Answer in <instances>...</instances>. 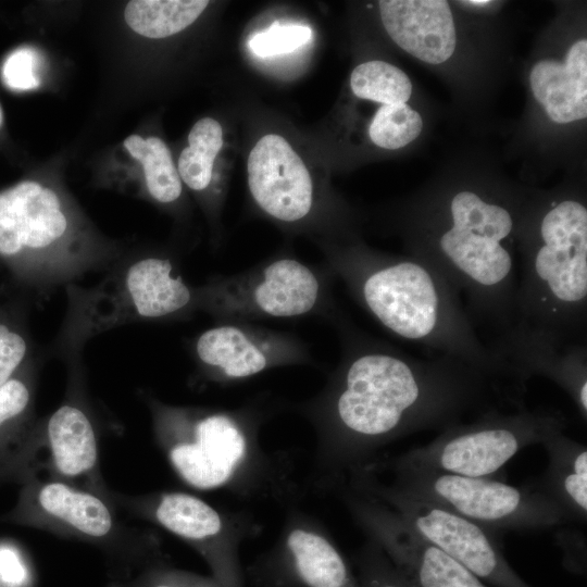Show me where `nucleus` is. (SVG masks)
Instances as JSON below:
<instances>
[{"label":"nucleus","mask_w":587,"mask_h":587,"mask_svg":"<svg viewBox=\"0 0 587 587\" xmlns=\"http://www.w3.org/2000/svg\"><path fill=\"white\" fill-rule=\"evenodd\" d=\"M345 270L364 308L392 335L524 386L479 339L458 292L427 263L361 260Z\"/></svg>","instance_id":"f257e3e1"},{"label":"nucleus","mask_w":587,"mask_h":587,"mask_svg":"<svg viewBox=\"0 0 587 587\" xmlns=\"http://www.w3.org/2000/svg\"><path fill=\"white\" fill-rule=\"evenodd\" d=\"M510 328L565 344H587V209L552 200L523 247ZM509 328V329H510Z\"/></svg>","instance_id":"f03ea898"},{"label":"nucleus","mask_w":587,"mask_h":587,"mask_svg":"<svg viewBox=\"0 0 587 587\" xmlns=\"http://www.w3.org/2000/svg\"><path fill=\"white\" fill-rule=\"evenodd\" d=\"M0 254L50 289L109 268L121 251L99 237L54 188L24 180L0 192Z\"/></svg>","instance_id":"7ed1b4c3"},{"label":"nucleus","mask_w":587,"mask_h":587,"mask_svg":"<svg viewBox=\"0 0 587 587\" xmlns=\"http://www.w3.org/2000/svg\"><path fill=\"white\" fill-rule=\"evenodd\" d=\"M57 347L73 363L92 337L122 325L170 317L188 309L193 292L168 259L115 262L95 286L70 284Z\"/></svg>","instance_id":"20e7f679"},{"label":"nucleus","mask_w":587,"mask_h":587,"mask_svg":"<svg viewBox=\"0 0 587 587\" xmlns=\"http://www.w3.org/2000/svg\"><path fill=\"white\" fill-rule=\"evenodd\" d=\"M566 415L555 409L488 411L451 426L429 444L409 450L394 464L398 470H422L467 477L498 478L522 449L563 433Z\"/></svg>","instance_id":"39448f33"},{"label":"nucleus","mask_w":587,"mask_h":587,"mask_svg":"<svg viewBox=\"0 0 587 587\" xmlns=\"http://www.w3.org/2000/svg\"><path fill=\"white\" fill-rule=\"evenodd\" d=\"M396 472L395 489L439 505L497 535L557 528L569 523L558 504L532 482L514 486L498 478L422 470Z\"/></svg>","instance_id":"423d86ee"},{"label":"nucleus","mask_w":587,"mask_h":587,"mask_svg":"<svg viewBox=\"0 0 587 587\" xmlns=\"http://www.w3.org/2000/svg\"><path fill=\"white\" fill-rule=\"evenodd\" d=\"M378 494L415 532L496 587H532L509 564L499 535L439 505L394 487Z\"/></svg>","instance_id":"0eeeda50"},{"label":"nucleus","mask_w":587,"mask_h":587,"mask_svg":"<svg viewBox=\"0 0 587 587\" xmlns=\"http://www.w3.org/2000/svg\"><path fill=\"white\" fill-rule=\"evenodd\" d=\"M9 520L91 542L117 534L113 512L99 496L59 478H28Z\"/></svg>","instance_id":"6e6552de"},{"label":"nucleus","mask_w":587,"mask_h":587,"mask_svg":"<svg viewBox=\"0 0 587 587\" xmlns=\"http://www.w3.org/2000/svg\"><path fill=\"white\" fill-rule=\"evenodd\" d=\"M357 512L412 587H487L484 580L415 532L397 513L371 502Z\"/></svg>","instance_id":"1a4fd4ad"},{"label":"nucleus","mask_w":587,"mask_h":587,"mask_svg":"<svg viewBox=\"0 0 587 587\" xmlns=\"http://www.w3.org/2000/svg\"><path fill=\"white\" fill-rule=\"evenodd\" d=\"M522 384L544 376L571 398L587 419V344H564L547 336L510 328L489 347Z\"/></svg>","instance_id":"9d476101"},{"label":"nucleus","mask_w":587,"mask_h":587,"mask_svg":"<svg viewBox=\"0 0 587 587\" xmlns=\"http://www.w3.org/2000/svg\"><path fill=\"white\" fill-rule=\"evenodd\" d=\"M248 184L257 203L285 222L304 217L313 202V186L307 166L285 138L268 134L248 158Z\"/></svg>","instance_id":"9b49d317"},{"label":"nucleus","mask_w":587,"mask_h":587,"mask_svg":"<svg viewBox=\"0 0 587 587\" xmlns=\"http://www.w3.org/2000/svg\"><path fill=\"white\" fill-rule=\"evenodd\" d=\"M245 438L235 423L225 415L200 419L192 437L174 442L170 461L188 484L210 489L226 483L243 457Z\"/></svg>","instance_id":"f8f14e48"},{"label":"nucleus","mask_w":587,"mask_h":587,"mask_svg":"<svg viewBox=\"0 0 587 587\" xmlns=\"http://www.w3.org/2000/svg\"><path fill=\"white\" fill-rule=\"evenodd\" d=\"M379 10L388 35L408 53L429 64L452 55L455 28L447 1L383 0Z\"/></svg>","instance_id":"ddd939ff"},{"label":"nucleus","mask_w":587,"mask_h":587,"mask_svg":"<svg viewBox=\"0 0 587 587\" xmlns=\"http://www.w3.org/2000/svg\"><path fill=\"white\" fill-rule=\"evenodd\" d=\"M536 100L548 116L560 124L587 115V40L576 41L565 61L551 59L537 62L529 75Z\"/></svg>","instance_id":"4468645a"},{"label":"nucleus","mask_w":587,"mask_h":587,"mask_svg":"<svg viewBox=\"0 0 587 587\" xmlns=\"http://www.w3.org/2000/svg\"><path fill=\"white\" fill-rule=\"evenodd\" d=\"M548 455L544 474L533 485L562 510L569 523L587 520V448L563 433L541 444Z\"/></svg>","instance_id":"2eb2a0df"},{"label":"nucleus","mask_w":587,"mask_h":587,"mask_svg":"<svg viewBox=\"0 0 587 587\" xmlns=\"http://www.w3.org/2000/svg\"><path fill=\"white\" fill-rule=\"evenodd\" d=\"M45 438L59 479H78L97 470L96 430L86 411L76 403L66 401L50 415Z\"/></svg>","instance_id":"dca6fc26"},{"label":"nucleus","mask_w":587,"mask_h":587,"mask_svg":"<svg viewBox=\"0 0 587 587\" xmlns=\"http://www.w3.org/2000/svg\"><path fill=\"white\" fill-rule=\"evenodd\" d=\"M320 283L304 264L282 259L267 265L253 290V301L263 313L292 317L310 312L317 302Z\"/></svg>","instance_id":"f3484780"},{"label":"nucleus","mask_w":587,"mask_h":587,"mask_svg":"<svg viewBox=\"0 0 587 587\" xmlns=\"http://www.w3.org/2000/svg\"><path fill=\"white\" fill-rule=\"evenodd\" d=\"M290 577L303 587H361L339 551L323 536L295 529L287 539Z\"/></svg>","instance_id":"a211bd4d"},{"label":"nucleus","mask_w":587,"mask_h":587,"mask_svg":"<svg viewBox=\"0 0 587 587\" xmlns=\"http://www.w3.org/2000/svg\"><path fill=\"white\" fill-rule=\"evenodd\" d=\"M134 511L149 514L158 524L192 542H207L222 528L220 514L205 501L184 492H170L154 502L124 500Z\"/></svg>","instance_id":"6ab92c4d"},{"label":"nucleus","mask_w":587,"mask_h":587,"mask_svg":"<svg viewBox=\"0 0 587 587\" xmlns=\"http://www.w3.org/2000/svg\"><path fill=\"white\" fill-rule=\"evenodd\" d=\"M196 353L204 365L232 378L254 375L267 365L265 352L235 326L203 332L196 341Z\"/></svg>","instance_id":"aec40b11"},{"label":"nucleus","mask_w":587,"mask_h":587,"mask_svg":"<svg viewBox=\"0 0 587 587\" xmlns=\"http://www.w3.org/2000/svg\"><path fill=\"white\" fill-rule=\"evenodd\" d=\"M33 388L22 376H13L0 386V474L20 471L29 455V442L17 428L30 414Z\"/></svg>","instance_id":"412c9836"},{"label":"nucleus","mask_w":587,"mask_h":587,"mask_svg":"<svg viewBox=\"0 0 587 587\" xmlns=\"http://www.w3.org/2000/svg\"><path fill=\"white\" fill-rule=\"evenodd\" d=\"M208 4L205 0H133L127 2L124 17L135 33L160 39L191 25Z\"/></svg>","instance_id":"4be33fe9"},{"label":"nucleus","mask_w":587,"mask_h":587,"mask_svg":"<svg viewBox=\"0 0 587 587\" xmlns=\"http://www.w3.org/2000/svg\"><path fill=\"white\" fill-rule=\"evenodd\" d=\"M447 214L446 223L503 243H508L515 226L511 210L471 190L455 192Z\"/></svg>","instance_id":"5701e85b"},{"label":"nucleus","mask_w":587,"mask_h":587,"mask_svg":"<svg viewBox=\"0 0 587 587\" xmlns=\"http://www.w3.org/2000/svg\"><path fill=\"white\" fill-rule=\"evenodd\" d=\"M124 147L142 164L146 188L152 199L172 203L180 197V177L162 139L130 135L124 140Z\"/></svg>","instance_id":"b1692460"},{"label":"nucleus","mask_w":587,"mask_h":587,"mask_svg":"<svg viewBox=\"0 0 587 587\" xmlns=\"http://www.w3.org/2000/svg\"><path fill=\"white\" fill-rule=\"evenodd\" d=\"M178 159L180 179L192 190H204L211 183L214 159L223 146V130L211 117L199 120L188 135Z\"/></svg>","instance_id":"393cba45"},{"label":"nucleus","mask_w":587,"mask_h":587,"mask_svg":"<svg viewBox=\"0 0 587 587\" xmlns=\"http://www.w3.org/2000/svg\"><path fill=\"white\" fill-rule=\"evenodd\" d=\"M350 86L357 97L383 104L405 103L412 92L407 74L384 61L358 65L351 73Z\"/></svg>","instance_id":"a878e982"},{"label":"nucleus","mask_w":587,"mask_h":587,"mask_svg":"<svg viewBox=\"0 0 587 587\" xmlns=\"http://www.w3.org/2000/svg\"><path fill=\"white\" fill-rule=\"evenodd\" d=\"M421 115L407 103L383 104L374 115L369 134L372 141L385 149H399L422 132Z\"/></svg>","instance_id":"bb28decb"},{"label":"nucleus","mask_w":587,"mask_h":587,"mask_svg":"<svg viewBox=\"0 0 587 587\" xmlns=\"http://www.w3.org/2000/svg\"><path fill=\"white\" fill-rule=\"evenodd\" d=\"M312 38L310 27L300 24L274 23L270 28L255 34L249 41L251 51L267 58L299 49Z\"/></svg>","instance_id":"cd10ccee"},{"label":"nucleus","mask_w":587,"mask_h":587,"mask_svg":"<svg viewBox=\"0 0 587 587\" xmlns=\"http://www.w3.org/2000/svg\"><path fill=\"white\" fill-rule=\"evenodd\" d=\"M40 58L33 48L14 50L4 61L2 78L7 86L16 90H29L40 84L38 75Z\"/></svg>","instance_id":"c85d7f7f"},{"label":"nucleus","mask_w":587,"mask_h":587,"mask_svg":"<svg viewBox=\"0 0 587 587\" xmlns=\"http://www.w3.org/2000/svg\"><path fill=\"white\" fill-rule=\"evenodd\" d=\"M359 583L361 587H412L379 549L362 559Z\"/></svg>","instance_id":"c756f323"},{"label":"nucleus","mask_w":587,"mask_h":587,"mask_svg":"<svg viewBox=\"0 0 587 587\" xmlns=\"http://www.w3.org/2000/svg\"><path fill=\"white\" fill-rule=\"evenodd\" d=\"M27 353L28 344L25 337L0 323V386L14 376Z\"/></svg>","instance_id":"7c9ffc66"},{"label":"nucleus","mask_w":587,"mask_h":587,"mask_svg":"<svg viewBox=\"0 0 587 587\" xmlns=\"http://www.w3.org/2000/svg\"><path fill=\"white\" fill-rule=\"evenodd\" d=\"M555 540L562 550L563 565L574 574L586 572V537L580 529L555 530Z\"/></svg>","instance_id":"2f4dec72"},{"label":"nucleus","mask_w":587,"mask_h":587,"mask_svg":"<svg viewBox=\"0 0 587 587\" xmlns=\"http://www.w3.org/2000/svg\"><path fill=\"white\" fill-rule=\"evenodd\" d=\"M27 572L21 555L10 546H0V580L8 587H21Z\"/></svg>","instance_id":"473e14b6"},{"label":"nucleus","mask_w":587,"mask_h":587,"mask_svg":"<svg viewBox=\"0 0 587 587\" xmlns=\"http://www.w3.org/2000/svg\"><path fill=\"white\" fill-rule=\"evenodd\" d=\"M142 587H217L209 582L172 572L149 575Z\"/></svg>","instance_id":"72a5a7b5"},{"label":"nucleus","mask_w":587,"mask_h":587,"mask_svg":"<svg viewBox=\"0 0 587 587\" xmlns=\"http://www.w3.org/2000/svg\"><path fill=\"white\" fill-rule=\"evenodd\" d=\"M464 3H469L471 5H476V7H480V5H486L489 3L488 0H471V1H466Z\"/></svg>","instance_id":"f704fd0d"},{"label":"nucleus","mask_w":587,"mask_h":587,"mask_svg":"<svg viewBox=\"0 0 587 587\" xmlns=\"http://www.w3.org/2000/svg\"><path fill=\"white\" fill-rule=\"evenodd\" d=\"M2 124V111H1V108H0V125Z\"/></svg>","instance_id":"c9c22d12"}]
</instances>
